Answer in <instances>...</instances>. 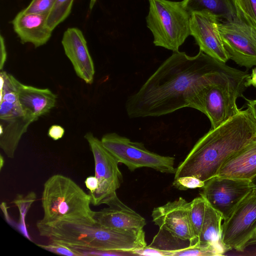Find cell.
Returning <instances> with one entry per match:
<instances>
[{"label":"cell","mask_w":256,"mask_h":256,"mask_svg":"<svg viewBox=\"0 0 256 256\" xmlns=\"http://www.w3.org/2000/svg\"><path fill=\"white\" fill-rule=\"evenodd\" d=\"M229 66L202 51L174 52L126 100L130 118L160 116L186 107L202 87Z\"/></svg>","instance_id":"6da1fadb"},{"label":"cell","mask_w":256,"mask_h":256,"mask_svg":"<svg viewBox=\"0 0 256 256\" xmlns=\"http://www.w3.org/2000/svg\"><path fill=\"white\" fill-rule=\"evenodd\" d=\"M256 140V124L248 108L210 130L176 168L174 179L185 176L206 182L230 158Z\"/></svg>","instance_id":"7a4b0ae2"},{"label":"cell","mask_w":256,"mask_h":256,"mask_svg":"<svg viewBox=\"0 0 256 256\" xmlns=\"http://www.w3.org/2000/svg\"><path fill=\"white\" fill-rule=\"evenodd\" d=\"M40 236L70 247L95 251L116 252L134 254L147 246L144 230L134 232L106 228L94 218L60 220L36 223Z\"/></svg>","instance_id":"3957f363"},{"label":"cell","mask_w":256,"mask_h":256,"mask_svg":"<svg viewBox=\"0 0 256 256\" xmlns=\"http://www.w3.org/2000/svg\"><path fill=\"white\" fill-rule=\"evenodd\" d=\"M249 76L247 71L229 66L198 90L189 108L206 114L211 128H216L240 111L236 100L243 96L245 82Z\"/></svg>","instance_id":"277c9868"},{"label":"cell","mask_w":256,"mask_h":256,"mask_svg":"<svg viewBox=\"0 0 256 256\" xmlns=\"http://www.w3.org/2000/svg\"><path fill=\"white\" fill-rule=\"evenodd\" d=\"M41 200L44 216L40 223L93 218L89 194L66 176L56 174L48 178Z\"/></svg>","instance_id":"5b68a950"},{"label":"cell","mask_w":256,"mask_h":256,"mask_svg":"<svg viewBox=\"0 0 256 256\" xmlns=\"http://www.w3.org/2000/svg\"><path fill=\"white\" fill-rule=\"evenodd\" d=\"M188 2L148 0L146 26L153 35L156 46L177 52L190 35L192 12Z\"/></svg>","instance_id":"8992f818"},{"label":"cell","mask_w":256,"mask_h":256,"mask_svg":"<svg viewBox=\"0 0 256 256\" xmlns=\"http://www.w3.org/2000/svg\"><path fill=\"white\" fill-rule=\"evenodd\" d=\"M190 202L182 197L154 208L152 222L159 228L150 246L164 252L178 250L198 243L190 220Z\"/></svg>","instance_id":"52a82bcc"},{"label":"cell","mask_w":256,"mask_h":256,"mask_svg":"<svg viewBox=\"0 0 256 256\" xmlns=\"http://www.w3.org/2000/svg\"><path fill=\"white\" fill-rule=\"evenodd\" d=\"M104 146L119 163L132 172L141 168H148L162 173L174 174V157L164 156L146 149L142 142L132 141L116 132L104 134L101 139Z\"/></svg>","instance_id":"ba28073f"},{"label":"cell","mask_w":256,"mask_h":256,"mask_svg":"<svg viewBox=\"0 0 256 256\" xmlns=\"http://www.w3.org/2000/svg\"><path fill=\"white\" fill-rule=\"evenodd\" d=\"M88 142L94 162V176L98 182V188L89 193L93 206L104 204L116 194L122 182V175L116 158L104 146L101 140L90 132L84 136Z\"/></svg>","instance_id":"9c48e42d"},{"label":"cell","mask_w":256,"mask_h":256,"mask_svg":"<svg viewBox=\"0 0 256 256\" xmlns=\"http://www.w3.org/2000/svg\"><path fill=\"white\" fill-rule=\"evenodd\" d=\"M254 188L250 180L216 176L205 182L200 194L222 214L224 220Z\"/></svg>","instance_id":"30bf717a"},{"label":"cell","mask_w":256,"mask_h":256,"mask_svg":"<svg viewBox=\"0 0 256 256\" xmlns=\"http://www.w3.org/2000/svg\"><path fill=\"white\" fill-rule=\"evenodd\" d=\"M222 228V242L227 249L243 252L256 238V195L246 198L224 220Z\"/></svg>","instance_id":"8fae6325"},{"label":"cell","mask_w":256,"mask_h":256,"mask_svg":"<svg viewBox=\"0 0 256 256\" xmlns=\"http://www.w3.org/2000/svg\"><path fill=\"white\" fill-rule=\"evenodd\" d=\"M218 27L229 58L246 68L256 66V28L236 17L220 22Z\"/></svg>","instance_id":"7c38bea8"},{"label":"cell","mask_w":256,"mask_h":256,"mask_svg":"<svg viewBox=\"0 0 256 256\" xmlns=\"http://www.w3.org/2000/svg\"><path fill=\"white\" fill-rule=\"evenodd\" d=\"M220 20L206 11L192 12L190 22V36L200 50L226 63L230 60L218 30Z\"/></svg>","instance_id":"4fadbf2b"},{"label":"cell","mask_w":256,"mask_h":256,"mask_svg":"<svg viewBox=\"0 0 256 256\" xmlns=\"http://www.w3.org/2000/svg\"><path fill=\"white\" fill-rule=\"evenodd\" d=\"M104 204L107 208L95 212L94 222L100 226L116 230L140 232L144 230L146 220L123 203L115 194Z\"/></svg>","instance_id":"5bb4252c"},{"label":"cell","mask_w":256,"mask_h":256,"mask_svg":"<svg viewBox=\"0 0 256 256\" xmlns=\"http://www.w3.org/2000/svg\"><path fill=\"white\" fill-rule=\"evenodd\" d=\"M62 44L76 74L86 84H92L94 66L82 32L76 28H68L64 33Z\"/></svg>","instance_id":"9a60e30c"},{"label":"cell","mask_w":256,"mask_h":256,"mask_svg":"<svg viewBox=\"0 0 256 256\" xmlns=\"http://www.w3.org/2000/svg\"><path fill=\"white\" fill-rule=\"evenodd\" d=\"M47 16L20 12L12 22L14 30L22 43L38 48L46 44L52 30L47 24Z\"/></svg>","instance_id":"2e32d148"},{"label":"cell","mask_w":256,"mask_h":256,"mask_svg":"<svg viewBox=\"0 0 256 256\" xmlns=\"http://www.w3.org/2000/svg\"><path fill=\"white\" fill-rule=\"evenodd\" d=\"M18 100L24 111L36 120L53 108L57 96L48 88H40L26 85L16 80Z\"/></svg>","instance_id":"e0dca14e"},{"label":"cell","mask_w":256,"mask_h":256,"mask_svg":"<svg viewBox=\"0 0 256 256\" xmlns=\"http://www.w3.org/2000/svg\"><path fill=\"white\" fill-rule=\"evenodd\" d=\"M216 176L250 181L256 176V140L227 160Z\"/></svg>","instance_id":"ac0fdd59"},{"label":"cell","mask_w":256,"mask_h":256,"mask_svg":"<svg viewBox=\"0 0 256 256\" xmlns=\"http://www.w3.org/2000/svg\"><path fill=\"white\" fill-rule=\"evenodd\" d=\"M37 120L25 112L10 119L4 121L0 126V147L6 155L13 158L22 136L30 124Z\"/></svg>","instance_id":"d6986e66"},{"label":"cell","mask_w":256,"mask_h":256,"mask_svg":"<svg viewBox=\"0 0 256 256\" xmlns=\"http://www.w3.org/2000/svg\"><path fill=\"white\" fill-rule=\"evenodd\" d=\"M222 220L224 218L222 214L206 202L204 217L198 242L224 244L222 242Z\"/></svg>","instance_id":"ffe728a7"},{"label":"cell","mask_w":256,"mask_h":256,"mask_svg":"<svg viewBox=\"0 0 256 256\" xmlns=\"http://www.w3.org/2000/svg\"><path fill=\"white\" fill-rule=\"evenodd\" d=\"M188 6L192 12L206 11L224 21L236 17L232 0H188Z\"/></svg>","instance_id":"44dd1931"},{"label":"cell","mask_w":256,"mask_h":256,"mask_svg":"<svg viewBox=\"0 0 256 256\" xmlns=\"http://www.w3.org/2000/svg\"><path fill=\"white\" fill-rule=\"evenodd\" d=\"M228 251L222 244H212L198 242L196 244L186 248L166 252L165 256H222Z\"/></svg>","instance_id":"7402d4cb"},{"label":"cell","mask_w":256,"mask_h":256,"mask_svg":"<svg viewBox=\"0 0 256 256\" xmlns=\"http://www.w3.org/2000/svg\"><path fill=\"white\" fill-rule=\"evenodd\" d=\"M236 18L256 28V0H232Z\"/></svg>","instance_id":"603a6c76"},{"label":"cell","mask_w":256,"mask_h":256,"mask_svg":"<svg viewBox=\"0 0 256 256\" xmlns=\"http://www.w3.org/2000/svg\"><path fill=\"white\" fill-rule=\"evenodd\" d=\"M206 202L201 196H198L190 202V220L196 238L198 240L202 226Z\"/></svg>","instance_id":"cb8c5ba5"},{"label":"cell","mask_w":256,"mask_h":256,"mask_svg":"<svg viewBox=\"0 0 256 256\" xmlns=\"http://www.w3.org/2000/svg\"><path fill=\"white\" fill-rule=\"evenodd\" d=\"M74 0H56L47 16L48 26L54 30L64 20L71 12Z\"/></svg>","instance_id":"d4e9b609"},{"label":"cell","mask_w":256,"mask_h":256,"mask_svg":"<svg viewBox=\"0 0 256 256\" xmlns=\"http://www.w3.org/2000/svg\"><path fill=\"white\" fill-rule=\"evenodd\" d=\"M36 196L34 192H30L26 195L17 194L12 202L18 208L20 213V230L22 234L29 240H30L25 224V217L32 204L36 200Z\"/></svg>","instance_id":"484cf974"},{"label":"cell","mask_w":256,"mask_h":256,"mask_svg":"<svg viewBox=\"0 0 256 256\" xmlns=\"http://www.w3.org/2000/svg\"><path fill=\"white\" fill-rule=\"evenodd\" d=\"M56 0H32L24 10L26 14H34L48 16Z\"/></svg>","instance_id":"4316f807"},{"label":"cell","mask_w":256,"mask_h":256,"mask_svg":"<svg viewBox=\"0 0 256 256\" xmlns=\"http://www.w3.org/2000/svg\"><path fill=\"white\" fill-rule=\"evenodd\" d=\"M38 246L52 252L67 256H81L80 254L72 248L62 244L52 242L48 244H36Z\"/></svg>","instance_id":"83f0119b"},{"label":"cell","mask_w":256,"mask_h":256,"mask_svg":"<svg viewBox=\"0 0 256 256\" xmlns=\"http://www.w3.org/2000/svg\"><path fill=\"white\" fill-rule=\"evenodd\" d=\"M205 182L192 176H185L174 179L172 185L180 190L201 188Z\"/></svg>","instance_id":"f1b7e54d"},{"label":"cell","mask_w":256,"mask_h":256,"mask_svg":"<svg viewBox=\"0 0 256 256\" xmlns=\"http://www.w3.org/2000/svg\"><path fill=\"white\" fill-rule=\"evenodd\" d=\"M64 129L58 124H53L48 129V135L54 140L62 138L64 134Z\"/></svg>","instance_id":"f546056e"},{"label":"cell","mask_w":256,"mask_h":256,"mask_svg":"<svg viewBox=\"0 0 256 256\" xmlns=\"http://www.w3.org/2000/svg\"><path fill=\"white\" fill-rule=\"evenodd\" d=\"M7 58V53L4 43V40L2 35L0 38V69L2 70Z\"/></svg>","instance_id":"4dcf8cb0"},{"label":"cell","mask_w":256,"mask_h":256,"mask_svg":"<svg viewBox=\"0 0 256 256\" xmlns=\"http://www.w3.org/2000/svg\"><path fill=\"white\" fill-rule=\"evenodd\" d=\"M84 183L90 191L89 193L94 192L98 187V182L95 176H88L86 179Z\"/></svg>","instance_id":"1f68e13d"},{"label":"cell","mask_w":256,"mask_h":256,"mask_svg":"<svg viewBox=\"0 0 256 256\" xmlns=\"http://www.w3.org/2000/svg\"><path fill=\"white\" fill-rule=\"evenodd\" d=\"M251 86L256 88V67L252 68V74L246 78L245 82L246 88Z\"/></svg>","instance_id":"d6a6232c"},{"label":"cell","mask_w":256,"mask_h":256,"mask_svg":"<svg viewBox=\"0 0 256 256\" xmlns=\"http://www.w3.org/2000/svg\"><path fill=\"white\" fill-rule=\"evenodd\" d=\"M247 102L248 108L256 124V99L252 100H247Z\"/></svg>","instance_id":"836d02e7"},{"label":"cell","mask_w":256,"mask_h":256,"mask_svg":"<svg viewBox=\"0 0 256 256\" xmlns=\"http://www.w3.org/2000/svg\"><path fill=\"white\" fill-rule=\"evenodd\" d=\"M250 181L254 186L252 194L256 195V176Z\"/></svg>","instance_id":"e575fe53"},{"label":"cell","mask_w":256,"mask_h":256,"mask_svg":"<svg viewBox=\"0 0 256 256\" xmlns=\"http://www.w3.org/2000/svg\"><path fill=\"white\" fill-rule=\"evenodd\" d=\"M0 170H1L2 169V168L3 166H4V158H3L2 154H0Z\"/></svg>","instance_id":"d590c367"},{"label":"cell","mask_w":256,"mask_h":256,"mask_svg":"<svg viewBox=\"0 0 256 256\" xmlns=\"http://www.w3.org/2000/svg\"><path fill=\"white\" fill-rule=\"evenodd\" d=\"M97 0H90V9L92 10L93 7L94 6Z\"/></svg>","instance_id":"8d00e7d4"},{"label":"cell","mask_w":256,"mask_h":256,"mask_svg":"<svg viewBox=\"0 0 256 256\" xmlns=\"http://www.w3.org/2000/svg\"><path fill=\"white\" fill-rule=\"evenodd\" d=\"M256 246V238L250 240L248 244V246Z\"/></svg>","instance_id":"74e56055"}]
</instances>
